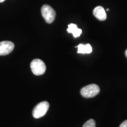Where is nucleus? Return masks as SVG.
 I'll return each mask as SVG.
<instances>
[{
    "label": "nucleus",
    "mask_w": 127,
    "mask_h": 127,
    "mask_svg": "<svg viewBox=\"0 0 127 127\" xmlns=\"http://www.w3.org/2000/svg\"><path fill=\"white\" fill-rule=\"evenodd\" d=\"M100 92V88L96 84H90L83 87L81 90V94L84 98H93L97 95Z\"/></svg>",
    "instance_id": "obj_1"
},
{
    "label": "nucleus",
    "mask_w": 127,
    "mask_h": 127,
    "mask_svg": "<svg viewBox=\"0 0 127 127\" xmlns=\"http://www.w3.org/2000/svg\"><path fill=\"white\" fill-rule=\"evenodd\" d=\"M41 14L47 23L51 24L54 21L56 12L49 5H44L41 8Z\"/></svg>",
    "instance_id": "obj_2"
},
{
    "label": "nucleus",
    "mask_w": 127,
    "mask_h": 127,
    "mask_svg": "<svg viewBox=\"0 0 127 127\" xmlns=\"http://www.w3.org/2000/svg\"><path fill=\"white\" fill-rule=\"evenodd\" d=\"M50 104L47 101H43L38 104L34 107L32 111V115L34 118L38 119L44 117L48 110Z\"/></svg>",
    "instance_id": "obj_3"
},
{
    "label": "nucleus",
    "mask_w": 127,
    "mask_h": 127,
    "mask_svg": "<svg viewBox=\"0 0 127 127\" xmlns=\"http://www.w3.org/2000/svg\"><path fill=\"white\" fill-rule=\"evenodd\" d=\"M31 69L33 74L35 75H41L45 73L46 65L42 60L34 59L31 63Z\"/></svg>",
    "instance_id": "obj_4"
},
{
    "label": "nucleus",
    "mask_w": 127,
    "mask_h": 127,
    "mask_svg": "<svg viewBox=\"0 0 127 127\" xmlns=\"http://www.w3.org/2000/svg\"><path fill=\"white\" fill-rule=\"evenodd\" d=\"M13 42L8 41H4L0 42V55H6L9 54L14 49Z\"/></svg>",
    "instance_id": "obj_5"
},
{
    "label": "nucleus",
    "mask_w": 127,
    "mask_h": 127,
    "mask_svg": "<svg viewBox=\"0 0 127 127\" xmlns=\"http://www.w3.org/2000/svg\"><path fill=\"white\" fill-rule=\"evenodd\" d=\"M93 14L98 20L100 21H104L107 19V14L105 10L101 6L95 7L93 11Z\"/></svg>",
    "instance_id": "obj_6"
},
{
    "label": "nucleus",
    "mask_w": 127,
    "mask_h": 127,
    "mask_svg": "<svg viewBox=\"0 0 127 127\" xmlns=\"http://www.w3.org/2000/svg\"><path fill=\"white\" fill-rule=\"evenodd\" d=\"M67 31L68 32L72 34L73 36L75 38L78 37L82 33V30L78 28L77 25L74 24H70L68 25Z\"/></svg>",
    "instance_id": "obj_7"
},
{
    "label": "nucleus",
    "mask_w": 127,
    "mask_h": 127,
    "mask_svg": "<svg viewBox=\"0 0 127 127\" xmlns=\"http://www.w3.org/2000/svg\"><path fill=\"white\" fill-rule=\"evenodd\" d=\"M76 47L78 48L77 52L78 54H90L93 51L92 47L89 44H87L86 45L80 44Z\"/></svg>",
    "instance_id": "obj_8"
},
{
    "label": "nucleus",
    "mask_w": 127,
    "mask_h": 127,
    "mask_svg": "<svg viewBox=\"0 0 127 127\" xmlns=\"http://www.w3.org/2000/svg\"><path fill=\"white\" fill-rule=\"evenodd\" d=\"M83 127H96L95 121L93 119H90L84 124Z\"/></svg>",
    "instance_id": "obj_9"
},
{
    "label": "nucleus",
    "mask_w": 127,
    "mask_h": 127,
    "mask_svg": "<svg viewBox=\"0 0 127 127\" xmlns=\"http://www.w3.org/2000/svg\"><path fill=\"white\" fill-rule=\"evenodd\" d=\"M120 127H127V120L124 121L123 123H122Z\"/></svg>",
    "instance_id": "obj_10"
},
{
    "label": "nucleus",
    "mask_w": 127,
    "mask_h": 127,
    "mask_svg": "<svg viewBox=\"0 0 127 127\" xmlns=\"http://www.w3.org/2000/svg\"><path fill=\"white\" fill-rule=\"evenodd\" d=\"M5 1V0H0V3L3 2H4V1Z\"/></svg>",
    "instance_id": "obj_11"
},
{
    "label": "nucleus",
    "mask_w": 127,
    "mask_h": 127,
    "mask_svg": "<svg viewBox=\"0 0 127 127\" xmlns=\"http://www.w3.org/2000/svg\"><path fill=\"white\" fill-rule=\"evenodd\" d=\"M125 55H126V56L127 57V50H126V51H125Z\"/></svg>",
    "instance_id": "obj_12"
}]
</instances>
